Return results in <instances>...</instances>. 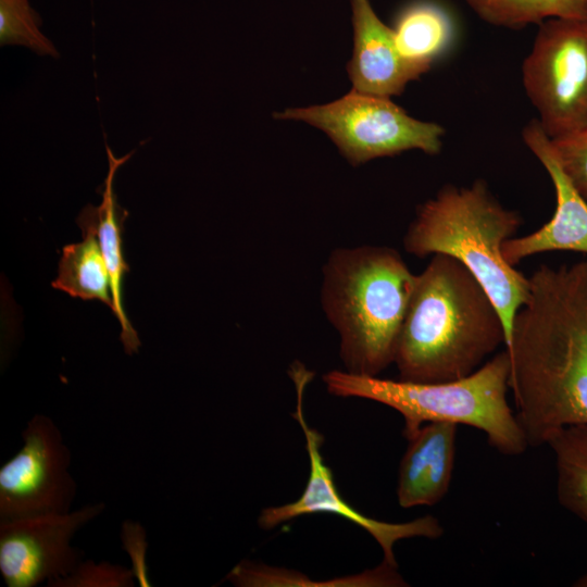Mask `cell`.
I'll use <instances>...</instances> for the list:
<instances>
[{
  "label": "cell",
  "instance_id": "52a82bcc",
  "mask_svg": "<svg viewBox=\"0 0 587 587\" xmlns=\"http://www.w3.org/2000/svg\"><path fill=\"white\" fill-rule=\"evenodd\" d=\"M522 78L551 140L587 129V18L539 24Z\"/></svg>",
  "mask_w": 587,
  "mask_h": 587
},
{
  "label": "cell",
  "instance_id": "6da1fadb",
  "mask_svg": "<svg viewBox=\"0 0 587 587\" xmlns=\"http://www.w3.org/2000/svg\"><path fill=\"white\" fill-rule=\"evenodd\" d=\"M507 350L516 419L529 447L587 425V259L529 276Z\"/></svg>",
  "mask_w": 587,
  "mask_h": 587
},
{
  "label": "cell",
  "instance_id": "9c48e42d",
  "mask_svg": "<svg viewBox=\"0 0 587 587\" xmlns=\"http://www.w3.org/2000/svg\"><path fill=\"white\" fill-rule=\"evenodd\" d=\"M22 439L21 449L0 467V522L72 511L77 485L58 425L36 414Z\"/></svg>",
  "mask_w": 587,
  "mask_h": 587
},
{
  "label": "cell",
  "instance_id": "30bf717a",
  "mask_svg": "<svg viewBox=\"0 0 587 587\" xmlns=\"http://www.w3.org/2000/svg\"><path fill=\"white\" fill-rule=\"evenodd\" d=\"M105 510L88 503L67 513L0 522V573L8 587L50 586L85 560L74 535Z\"/></svg>",
  "mask_w": 587,
  "mask_h": 587
},
{
  "label": "cell",
  "instance_id": "603a6c76",
  "mask_svg": "<svg viewBox=\"0 0 587 587\" xmlns=\"http://www.w3.org/2000/svg\"><path fill=\"white\" fill-rule=\"evenodd\" d=\"M575 586L587 587V574L579 577V579L576 582Z\"/></svg>",
  "mask_w": 587,
  "mask_h": 587
},
{
  "label": "cell",
  "instance_id": "ba28073f",
  "mask_svg": "<svg viewBox=\"0 0 587 587\" xmlns=\"http://www.w3.org/2000/svg\"><path fill=\"white\" fill-rule=\"evenodd\" d=\"M289 375L295 383L297 394V405L292 415L304 434L310 474L304 490L297 500L277 507H267L261 511L258 517L259 526L264 530H270L298 516L315 513L335 514L366 530L382 548L383 562L394 567H398L394 552L396 542L413 537L439 538L444 534V528L432 515L404 523H388L364 515L342 498L337 490L333 473L324 463L321 453L323 436L308 424L304 416V390L314 373L296 361L290 365Z\"/></svg>",
  "mask_w": 587,
  "mask_h": 587
},
{
  "label": "cell",
  "instance_id": "277c9868",
  "mask_svg": "<svg viewBox=\"0 0 587 587\" xmlns=\"http://www.w3.org/2000/svg\"><path fill=\"white\" fill-rule=\"evenodd\" d=\"M416 275L385 246L333 250L323 266L321 304L340 338L346 371L378 376L395 360Z\"/></svg>",
  "mask_w": 587,
  "mask_h": 587
},
{
  "label": "cell",
  "instance_id": "e0dca14e",
  "mask_svg": "<svg viewBox=\"0 0 587 587\" xmlns=\"http://www.w3.org/2000/svg\"><path fill=\"white\" fill-rule=\"evenodd\" d=\"M547 445L554 457L560 504L587 524V425L564 427Z\"/></svg>",
  "mask_w": 587,
  "mask_h": 587
},
{
  "label": "cell",
  "instance_id": "2e32d148",
  "mask_svg": "<svg viewBox=\"0 0 587 587\" xmlns=\"http://www.w3.org/2000/svg\"><path fill=\"white\" fill-rule=\"evenodd\" d=\"M84 240L63 248L52 287L84 300H100L114 313L111 279L96 233L83 228Z\"/></svg>",
  "mask_w": 587,
  "mask_h": 587
},
{
  "label": "cell",
  "instance_id": "ffe728a7",
  "mask_svg": "<svg viewBox=\"0 0 587 587\" xmlns=\"http://www.w3.org/2000/svg\"><path fill=\"white\" fill-rule=\"evenodd\" d=\"M133 570L110 562L84 560L68 576L52 583L53 587H132Z\"/></svg>",
  "mask_w": 587,
  "mask_h": 587
},
{
  "label": "cell",
  "instance_id": "5bb4252c",
  "mask_svg": "<svg viewBox=\"0 0 587 587\" xmlns=\"http://www.w3.org/2000/svg\"><path fill=\"white\" fill-rule=\"evenodd\" d=\"M109 160V172L103 183L102 202L98 207H85L77 224L83 228L92 229L99 240L100 249L111 279V288L114 300V314L121 326V340L127 354L136 353L140 340L135 328L132 326L122 300V285L125 273L129 271L123 254V224L127 217V211L117 202L113 191V178L117 168L124 164L134 151L122 158H115L112 150L105 145Z\"/></svg>",
  "mask_w": 587,
  "mask_h": 587
},
{
  "label": "cell",
  "instance_id": "5b68a950",
  "mask_svg": "<svg viewBox=\"0 0 587 587\" xmlns=\"http://www.w3.org/2000/svg\"><path fill=\"white\" fill-rule=\"evenodd\" d=\"M510 355L505 347L474 373L455 380L414 383L333 370L322 377L329 394L383 403L398 411L408 439L423 424L450 422L484 432L500 453L519 455L528 447L507 394Z\"/></svg>",
  "mask_w": 587,
  "mask_h": 587
},
{
  "label": "cell",
  "instance_id": "d6986e66",
  "mask_svg": "<svg viewBox=\"0 0 587 587\" xmlns=\"http://www.w3.org/2000/svg\"><path fill=\"white\" fill-rule=\"evenodd\" d=\"M41 18L28 0H0V43L21 45L37 54L59 58L53 43L40 32Z\"/></svg>",
  "mask_w": 587,
  "mask_h": 587
},
{
  "label": "cell",
  "instance_id": "8fae6325",
  "mask_svg": "<svg viewBox=\"0 0 587 587\" xmlns=\"http://www.w3.org/2000/svg\"><path fill=\"white\" fill-rule=\"evenodd\" d=\"M523 140L548 172L553 184L557 205L553 216L537 230L508 239L502 247L504 259L513 266L527 257L550 251L587 253V199L563 172L550 138L538 120L523 129Z\"/></svg>",
  "mask_w": 587,
  "mask_h": 587
},
{
  "label": "cell",
  "instance_id": "ac0fdd59",
  "mask_svg": "<svg viewBox=\"0 0 587 587\" xmlns=\"http://www.w3.org/2000/svg\"><path fill=\"white\" fill-rule=\"evenodd\" d=\"M484 22L520 29L551 18H587V0H463Z\"/></svg>",
  "mask_w": 587,
  "mask_h": 587
},
{
  "label": "cell",
  "instance_id": "7402d4cb",
  "mask_svg": "<svg viewBox=\"0 0 587 587\" xmlns=\"http://www.w3.org/2000/svg\"><path fill=\"white\" fill-rule=\"evenodd\" d=\"M122 541L124 549L130 555L136 583L140 586H150L145 562L147 550L145 529L139 523L125 521L122 527Z\"/></svg>",
  "mask_w": 587,
  "mask_h": 587
},
{
  "label": "cell",
  "instance_id": "8992f818",
  "mask_svg": "<svg viewBox=\"0 0 587 587\" xmlns=\"http://www.w3.org/2000/svg\"><path fill=\"white\" fill-rule=\"evenodd\" d=\"M275 117L303 121L322 129L353 165L413 149L436 154L445 134L441 125L410 116L390 98L353 89L330 103L288 109Z\"/></svg>",
  "mask_w": 587,
  "mask_h": 587
},
{
  "label": "cell",
  "instance_id": "9a60e30c",
  "mask_svg": "<svg viewBox=\"0 0 587 587\" xmlns=\"http://www.w3.org/2000/svg\"><path fill=\"white\" fill-rule=\"evenodd\" d=\"M392 29L403 57L425 72L449 49L455 34L451 14L434 0L403 5Z\"/></svg>",
  "mask_w": 587,
  "mask_h": 587
},
{
  "label": "cell",
  "instance_id": "44dd1931",
  "mask_svg": "<svg viewBox=\"0 0 587 587\" xmlns=\"http://www.w3.org/2000/svg\"><path fill=\"white\" fill-rule=\"evenodd\" d=\"M551 145L563 172L577 191L587 199V129L563 139L551 140Z\"/></svg>",
  "mask_w": 587,
  "mask_h": 587
},
{
  "label": "cell",
  "instance_id": "4fadbf2b",
  "mask_svg": "<svg viewBox=\"0 0 587 587\" xmlns=\"http://www.w3.org/2000/svg\"><path fill=\"white\" fill-rule=\"evenodd\" d=\"M457 429L454 423L430 422L408 438L397 482L401 508L435 505L446 496L454 466Z\"/></svg>",
  "mask_w": 587,
  "mask_h": 587
},
{
  "label": "cell",
  "instance_id": "7c38bea8",
  "mask_svg": "<svg viewBox=\"0 0 587 587\" xmlns=\"http://www.w3.org/2000/svg\"><path fill=\"white\" fill-rule=\"evenodd\" d=\"M353 51L348 64L352 89L390 98L426 72L407 60L394 29L375 13L369 0H351Z\"/></svg>",
  "mask_w": 587,
  "mask_h": 587
},
{
  "label": "cell",
  "instance_id": "7a4b0ae2",
  "mask_svg": "<svg viewBox=\"0 0 587 587\" xmlns=\"http://www.w3.org/2000/svg\"><path fill=\"white\" fill-rule=\"evenodd\" d=\"M505 341L502 317L479 282L458 260L434 254L416 275L394 363L401 380H455Z\"/></svg>",
  "mask_w": 587,
  "mask_h": 587
},
{
  "label": "cell",
  "instance_id": "3957f363",
  "mask_svg": "<svg viewBox=\"0 0 587 587\" xmlns=\"http://www.w3.org/2000/svg\"><path fill=\"white\" fill-rule=\"evenodd\" d=\"M522 225L519 212L505 208L487 183L447 185L416 210L404 237V250L417 258L446 254L462 263L497 307L510 340L514 317L529 297V277L503 257V243Z\"/></svg>",
  "mask_w": 587,
  "mask_h": 587
}]
</instances>
